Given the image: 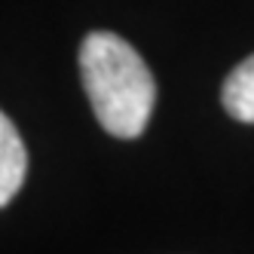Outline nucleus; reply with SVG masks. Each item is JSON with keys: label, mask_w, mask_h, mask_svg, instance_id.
Listing matches in <instances>:
<instances>
[{"label": "nucleus", "mask_w": 254, "mask_h": 254, "mask_svg": "<svg viewBox=\"0 0 254 254\" xmlns=\"http://www.w3.org/2000/svg\"><path fill=\"white\" fill-rule=\"evenodd\" d=\"M80 77L101 129L132 141L150 123L156 80L135 46L114 31H92L80 46Z\"/></svg>", "instance_id": "f257e3e1"}, {"label": "nucleus", "mask_w": 254, "mask_h": 254, "mask_svg": "<svg viewBox=\"0 0 254 254\" xmlns=\"http://www.w3.org/2000/svg\"><path fill=\"white\" fill-rule=\"evenodd\" d=\"M28 175V150L19 129L3 114L0 117V205H9L12 196L22 190Z\"/></svg>", "instance_id": "f03ea898"}, {"label": "nucleus", "mask_w": 254, "mask_h": 254, "mask_svg": "<svg viewBox=\"0 0 254 254\" xmlns=\"http://www.w3.org/2000/svg\"><path fill=\"white\" fill-rule=\"evenodd\" d=\"M221 101L233 120L254 123V56H248L242 64L230 70V77L224 80Z\"/></svg>", "instance_id": "7ed1b4c3"}]
</instances>
